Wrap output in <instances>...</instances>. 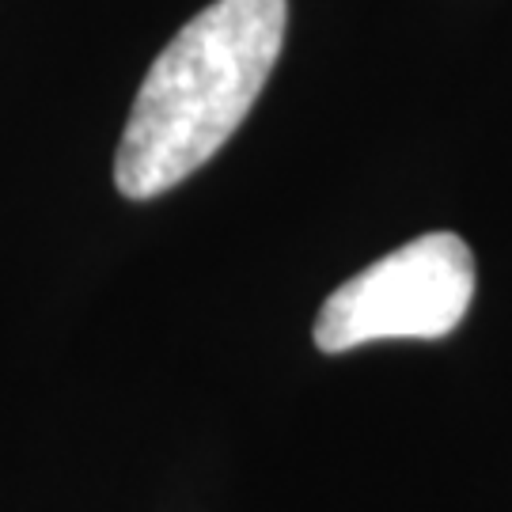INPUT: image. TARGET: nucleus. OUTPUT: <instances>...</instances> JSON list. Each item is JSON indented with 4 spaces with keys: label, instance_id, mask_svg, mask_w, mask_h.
<instances>
[{
    "label": "nucleus",
    "instance_id": "nucleus-2",
    "mask_svg": "<svg viewBox=\"0 0 512 512\" xmlns=\"http://www.w3.org/2000/svg\"><path fill=\"white\" fill-rule=\"evenodd\" d=\"M471 296V247L452 232H429L338 285L319 308L315 346L346 353L384 338H444L463 323Z\"/></svg>",
    "mask_w": 512,
    "mask_h": 512
},
{
    "label": "nucleus",
    "instance_id": "nucleus-1",
    "mask_svg": "<svg viewBox=\"0 0 512 512\" xmlns=\"http://www.w3.org/2000/svg\"><path fill=\"white\" fill-rule=\"evenodd\" d=\"M285 23V0H213L167 42L114 152L122 198H160L228 145L274 73Z\"/></svg>",
    "mask_w": 512,
    "mask_h": 512
}]
</instances>
